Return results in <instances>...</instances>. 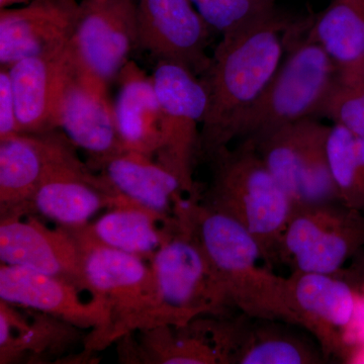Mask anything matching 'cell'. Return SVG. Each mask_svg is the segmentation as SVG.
I'll use <instances>...</instances> for the list:
<instances>
[{
    "label": "cell",
    "instance_id": "obj_1",
    "mask_svg": "<svg viewBox=\"0 0 364 364\" xmlns=\"http://www.w3.org/2000/svg\"><path fill=\"white\" fill-rule=\"evenodd\" d=\"M299 23L279 13L223 33L200 76L208 109L200 128V157L210 161L237 140L244 119L282 64Z\"/></svg>",
    "mask_w": 364,
    "mask_h": 364
},
{
    "label": "cell",
    "instance_id": "obj_2",
    "mask_svg": "<svg viewBox=\"0 0 364 364\" xmlns=\"http://www.w3.org/2000/svg\"><path fill=\"white\" fill-rule=\"evenodd\" d=\"M172 214L200 244L232 308L251 318L296 326L287 277L263 267L259 245L245 228L195 196L177 198Z\"/></svg>",
    "mask_w": 364,
    "mask_h": 364
},
{
    "label": "cell",
    "instance_id": "obj_3",
    "mask_svg": "<svg viewBox=\"0 0 364 364\" xmlns=\"http://www.w3.org/2000/svg\"><path fill=\"white\" fill-rule=\"evenodd\" d=\"M203 205L232 218L255 239L265 265L277 264V248L294 203L251 140L218 152Z\"/></svg>",
    "mask_w": 364,
    "mask_h": 364
},
{
    "label": "cell",
    "instance_id": "obj_4",
    "mask_svg": "<svg viewBox=\"0 0 364 364\" xmlns=\"http://www.w3.org/2000/svg\"><path fill=\"white\" fill-rule=\"evenodd\" d=\"M67 228L80 250L85 291L109 310L105 345L136 330L154 327L157 294L151 265L140 256L95 240L85 226Z\"/></svg>",
    "mask_w": 364,
    "mask_h": 364
},
{
    "label": "cell",
    "instance_id": "obj_5",
    "mask_svg": "<svg viewBox=\"0 0 364 364\" xmlns=\"http://www.w3.org/2000/svg\"><path fill=\"white\" fill-rule=\"evenodd\" d=\"M151 268L157 294L154 327H184L232 306L200 244L173 217Z\"/></svg>",
    "mask_w": 364,
    "mask_h": 364
},
{
    "label": "cell",
    "instance_id": "obj_6",
    "mask_svg": "<svg viewBox=\"0 0 364 364\" xmlns=\"http://www.w3.org/2000/svg\"><path fill=\"white\" fill-rule=\"evenodd\" d=\"M296 38L289 44L287 58L244 119L239 140H256L287 124L320 116L338 71L320 45Z\"/></svg>",
    "mask_w": 364,
    "mask_h": 364
},
{
    "label": "cell",
    "instance_id": "obj_7",
    "mask_svg": "<svg viewBox=\"0 0 364 364\" xmlns=\"http://www.w3.org/2000/svg\"><path fill=\"white\" fill-rule=\"evenodd\" d=\"M364 248V213L340 202L294 207L277 248L291 272L334 273Z\"/></svg>",
    "mask_w": 364,
    "mask_h": 364
},
{
    "label": "cell",
    "instance_id": "obj_8",
    "mask_svg": "<svg viewBox=\"0 0 364 364\" xmlns=\"http://www.w3.org/2000/svg\"><path fill=\"white\" fill-rule=\"evenodd\" d=\"M152 77L161 112L156 161L178 178L183 193L196 195L193 170L200 158V128L207 114V90L198 76L171 62L158 61Z\"/></svg>",
    "mask_w": 364,
    "mask_h": 364
},
{
    "label": "cell",
    "instance_id": "obj_9",
    "mask_svg": "<svg viewBox=\"0 0 364 364\" xmlns=\"http://www.w3.org/2000/svg\"><path fill=\"white\" fill-rule=\"evenodd\" d=\"M329 131L309 117L251 140L294 207L340 202L328 160Z\"/></svg>",
    "mask_w": 364,
    "mask_h": 364
},
{
    "label": "cell",
    "instance_id": "obj_10",
    "mask_svg": "<svg viewBox=\"0 0 364 364\" xmlns=\"http://www.w3.org/2000/svg\"><path fill=\"white\" fill-rule=\"evenodd\" d=\"M138 49V0H82L69 50L79 73L109 88Z\"/></svg>",
    "mask_w": 364,
    "mask_h": 364
},
{
    "label": "cell",
    "instance_id": "obj_11",
    "mask_svg": "<svg viewBox=\"0 0 364 364\" xmlns=\"http://www.w3.org/2000/svg\"><path fill=\"white\" fill-rule=\"evenodd\" d=\"M287 280L296 326L312 335L327 360H343L345 338L358 305V287L346 268L334 273L293 272Z\"/></svg>",
    "mask_w": 364,
    "mask_h": 364
},
{
    "label": "cell",
    "instance_id": "obj_12",
    "mask_svg": "<svg viewBox=\"0 0 364 364\" xmlns=\"http://www.w3.org/2000/svg\"><path fill=\"white\" fill-rule=\"evenodd\" d=\"M80 289L71 282L28 268L1 263L0 299L14 306L47 314L80 329H92L90 350L105 347L109 327L107 306L97 299L85 303Z\"/></svg>",
    "mask_w": 364,
    "mask_h": 364
},
{
    "label": "cell",
    "instance_id": "obj_13",
    "mask_svg": "<svg viewBox=\"0 0 364 364\" xmlns=\"http://www.w3.org/2000/svg\"><path fill=\"white\" fill-rule=\"evenodd\" d=\"M215 33L191 0H138V49L200 77L210 63Z\"/></svg>",
    "mask_w": 364,
    "mask_h": 364
},
{
    "label": "cell",
    "instance_id": "obj_14",
    "mask_svg": "<svg viewBox=\"0 0 364 364\" xmlns=\"http://www.w3.org/2000/svg\"><path fill=\"white\" fill-rule=\"evenodd\" d=\"M76 149L60 129L0 141V220L32 215L33 195L42 179Z\"/></svg>",
    "mask_w": 364,
    "mask_h": 364
},
{
    "label": "cell",
    "instance_id": "obj_15",
    "mask_svg": "<svg viewBox=\"0 0 364 364\" xmlns=\"http://www.w3.org/2000/svg\"><path fill=\"white\" fill-rule=\"evenodd\" d=\"M58 123L73 145L87 153L91 167L100 169L107 160L126 152L109 88L83 77L74 63L60 97Z\"/></svg>",
    "mask_w": 364,
    "mask_h": 364
},
{
    "label": "cell",
    "instance_id": "obj_16",
    "mask_svg": "<svg viewBox=\"0 0 364 364\" xmlns=\"http://www.w3.org/2000/svg\"><path fill=\"white\" fill-rule=\"evenodd\" d=\"M78 13L76 0H33L20 9H0V66L64 51Z\"/></svg>",
    "mask_w": 364,
    "mask_h": 364
},
{
    "label": "cell",
    "instance_id": "obj_17",
    "mask_svg": "<svg viewBox=\"0 0 364 364\" xmlns=\"http://www.w3.org/2000/svg\"><path fill=\"white\" fill-rule=\"evenodd\" d=\"M0 220V261L71 282L85 291L80 250L68 228L46 226L33 215Z\"/></svg>",
    "mask_w": 364,
    "mask_h": 364
},
{
    "label": "cell",
    "instance_id": "obj_18",
    "mask_svg": "<svg viewBox=\"0 0 364 364\" xmlns=\"http://www.w3.org/2000/svg\"><path fill=\"white\" fill-rule=\"evenodd\" d=\"M102 176H95L77 152L55 164L42 179L32 200V215L39 214L59 226L88 224L102 208L124 203Z\"/></svg>",
    "mask_w": 364,
    "mask_h": 364
},
{
    "label": "cell",
    "instance_id": "obj_19",
    "mask_svg": "<svg viewBox=\"0 0 364 364\" xmlns=\"http://www.w3.org/2000/svg\"><path fill=\"white\" fill-rule=\"evenodd\" d=\"M72 66L68 45L57 54L28 57L9 67L21 133L59 130L60 97Z\"/></svg>",
    "mask_w": 364,
    "mask_h": 364
},
{
    "label": "cell",
    "instance_id": "obj_20",
    "mask_svg": "<svg viewBox=\"0 0 364 364\" xmlns=\"http://www.w3.org/2000/svg\"><path fill=\"white\" fill-rule=\"evenodd\" d=\"M275 320L242 317L226 322L228 363H324L322 349L277 324Z\"/></svg>",
    "mask_w": 364,
    "mask_h": 364
},
{
    "label": "cell",
    "instance_id": "obj_21",
    "mask_svg": "<svg viewBox=\"0 0 364 364\" xmlns=\"http://www.w3.org/2000/svg\"><path fill=\"white\" fill-rule=\"evenodd\" d=\"M117 79L119 90L114 114L124 151L156 156L161 139V112L152 75L130 60Z\"/></svg>",
    "mask_w": 364,
    "mask_h": 364
},
{
    "label": "cell",
    "instance_id": "obj_22",
    "mask_svg": "<svg viewBox=\"0 0 364 364\" xmlns=\"http://www.w3.org/2000/svg\"><path fill=\"white\" fill-rule=\"evenodd\" d=\"M109 188L132 202L165 218L173 213L174 203L183 193L181 181L153 158L124 152L100 167Z\"/></svg>",
    "mask_w": 364,
    "mask_h": 364
},
{
    "label": "cell",
    "instance_id": "obj_23",
    "mask_svg": "<svg viewBox=\"0 0 364 364\" xmlns=\"http://www.w3.org/2000/svg\"><path fill=\"white\" fill-rule=\"evenodd\" d=\"M306 38L329 55L340 81H360L364 68V0H333L309 25Z\"/></svg>",
    "mask_w": 364,
    "mask_h": 364
},
{
    "label": "cell",
    "instance_id": "obj_24",
    "mask_svg": "<svg viewBox=\"0 0 364 364\" xmlns=\"http://www.w3.org/2000/svg\"><path fill=\"white\" fill-rule=\"evenodd\" d=\"M171 219L127 200L85 227L100 243L143 258L161 246Z\"/></svg>",
    "mask_w": 364,
    "mask_h": 364
},
{
    "label": "cell",
    "instance_id": "obj_25",
    "mask_svg": "<svg viewBox=\"0 0 364 364\" xmlns=\"http://www.w3.org/2000/svg\"><path fill=\"white\" fill-rule=\"evenodd\" d=\"M172 326H158L142 330L146 363H221L213 338L210 325L198 324V318L182 327L183 333L173 335Z\"/></svg>",
    "mask_w": 364,
    "mask_h": 364
},
{
    "label": "cell",
    "instance_id": "obj_26",
    "mask_svg": "<svg viewBox=\"0 0 364 364\" xmlns=\"http://www.w3.org/2000/svg\"><path fill=\"white\" fill-rule=\"evenodd\" d=\"M328 160L340 203L364 213V191L359 177L355 136L343 126L330 127Z\"/></svg>",
    "mask_w": 364,
    "mask_h": 364
},
{
    "label": "cell",
    "instance_id": "obj_27",
    "mask_svg": "<svg viewBox=\"0 0 364 364\" xmlns=\"http://www.w3.org/2000/svg\"><path fill=\"white\" fill-rule=\"evenodd\" d=\"M215 33L232 32L277 13V0H191Z\"/></svg>",
    "mask_w": 364,
    "mask_h": 364
},
{
    "label": "cell",
    "instance_id": "obj_28",
    "mask_svg": "<svg viewBox=\"0 0 364 364\" xmlns=\"http://www.w3.org/2000/svg\"><path fill=\"white\" fill-rule=\"evenodd\" d=\"M320 116L329 117L354 136L364 138V93L360 86L337 79Z\"/></svg>",
    "mask_w": 364,
    "mask_h": 364
},
{
    "label": "cell",
    "instance_id": "obj_29",
    "mask_svg": "<svg viewBox=\"0 0 364 364\" xmlns=\"http://www.w3.org/2000/svg\"><path fill=\"white\" fill-rule=\"evenodd\" d=\"M21 134L9 68H0V141Z\"/></svg>",
    "mask_w": 364,
    "mask_h": 364
},
{
    "label": "cell",
    "instance_id": "obj_30",
    "mask_svg": "<svg viewBox=\"0 0 364 364\" xmlns=\"http://www.w3.org/2000/svg\"><path fill=\"white\" fill-rule=\"evenodd\" d=\"M347 270L358 289L364 291V248L352 259Z\"/></svg>",
    "mask_w": 364,
    "mask_h": 364
},
{
    "label": "cell",
    "instance_id": "obj_31",
    "mask_svg": "<svg viewBox=\"0 0 364 364\" xmlns=\"http://www.w3.org/2000/svg\"><path fill=\"white\" fill-rule=\"evenodd\" d=\"M344 363H364V344L352 347L348 353H347Z\"/></svg>",
    "mask_w": 364,
    "mask_h": 364
},
{
    "label": "cell",
    "instance_id": "obj_32",
    "mask_svg": "<svg viewBox=\"0 0 364 364\" xmlns=\"http://www.w3.org/2000/svg\"><path fill=\"white\" fill-rule=\"evenodd\" d=\"M33 0H0V9H9V6H16V4H30Z\"/></svg>",
    "mask_w": 364,
    "mask_h": 364
},
{
    "label": "cell",
    "instance_id": "obj_33",
    "mask_svg": "<svg viewBox=\"0 0 364 364\" xmlns=\"http://www.w3.org/2000/svg\"><path fill=\"white\" fill-rule=\"evenodd\" d=\"M364 81V68H363V75H361V79H360V81H359V82H363Z\"/></svg>",
    "mask_w": 364,
    "mask_h": 364
}]
</instances>
